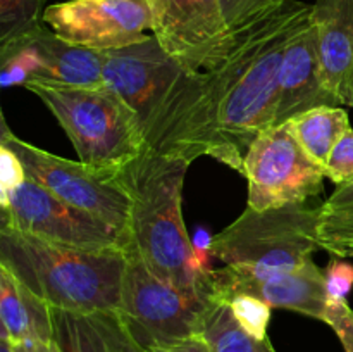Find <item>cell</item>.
Wrapping results in <instances>:
<instances>
[{"mask_svg": "<svg viewBox=\"0 0 353 352\" xmlns=\"http://www.w3.org/2000/svg\"><path fill=\"white\" fill-rule=\"evenodd\" d=\"M312 12L314 6L290 0L234 37L228 57L216 69L205 71L212 128L209 157L243 175L248 147L274 124L286 47Z\"/></svg>", "mask_w": 353, "mask_h": 352, "instance_id": "1", "label": "cell"}, {"mask_svg": "<svg viewBox=\"0 0 353 352\" xmlns=\"http://www.w3.org/2000/svg\"><path fill=\"white\" fill-rule=\"evenodd\" d=\"M102 54L103 83L137 114L147 148L190 164L210 154L205 71H186L154 35Z\"/></svg>", "mask_w": 353, "mask_h": 352, "instance_id": "2", "label": "cell"}, {"mask_svg": "<svg viewBox=\"0 0 353 352\" xmlns=\"http://www.w3.org/2000/svg\"><path fill=\"white\" fill-rule=\"evenodd\" d=\"M190 162L145 148L114 175L131 200L130 235L145 264L169 285L209 295L183 219V185Z\"/></svg>", "mask_w": 353, "mask_h": 352, "instance_id": "3", "label": "cell"}, {"mask_svg": "<svg viewBox=\"0 0 353 352\" xmlns=\"http://www.w3.org/2000/svg\"><path fill=\"white\" fill-rule=\"evenodd\" d=\"M0 266L50 307L119 313L126 251H83L0 226Z\"/></svg>", "mask_w": 353, "mask_h": 352, "instance_id": "4", "label": "cell"}, {"mask_svg": "<svg viewBox=\"0 0 353 352\" xmlns=\"http://www.w3.org/2000/svg\"><path fill=\"white\" fill-rule=\"evenodd\" d=\"M24 88L54 114L79 162L100 175L112 178L147 148L137 114L105 83L65 86L28 81Z\"/></svg>", "mask_w": 353, "mask_h": 352, "instance_id": "5", "label": "cell"}, {"mask_svg": "<svg viewBox=\"0 0 353 352\" xmlns=\"http://www.w3.org/2000/svg\"><path fill=\"white\" fill-rule=\"evenodd\" d=\"M321 206L305 202L255 211L247 206L240 217L212 237V255L236 271L269 276L293 271L319 251Z\"/></svg>", "mask_w": 353, "mask_h": 352, "instance_id": "6", "label": "cell"}, {"mask_svg": "<svg viewBox=\"0 0 353 352\" xmlns=\"http://www.w3.org/2000/svg\"><path fill=\"white\" fill-rule=\"evenodd\" d=\"M209 295L183 292L159 278L134 245L126 248L119 316L147 352L200 335Z\"/></svg>", "mask_w": 353, "mask_h": 352, "instance_id": "7", "label": "cell"}, {"mask_svg": "<svg viewBox=\"0 0 353 352\" xmlns=\"http://www.w3.org/2000/svg\"><path fill=\"white\" fill-rule=\"evenodd\" d=\"M0 144L16 152L26 169L28 179L41 185L64 202L105 221L131 240V200L114 176L109 178L90 169L83 162L38 148L37 145L16 137L6 123H2Z\"/></svg>", "mask_w": 353, "mask_h": 352, "instance_id": "8", "label": "cell"}, {"mask_svg": "<svg viewBox=\"0 0 353 352\" xmlns=\"http://www.w3.org/2000/svg\"><path fill=\"white\" fill-rule=\"evenodd\" d=\"M2 224L55 245L83 251L131 247V240L86 211L78 209L26 179L14 190L0 188Z\"/></svg>", "mask_w": 353, "mask_h": 352, "instance_id": "9", "label": "cell"}, {"mask_svg": "<svg viewBox=\"0 0 353 352\" xmlns=\"http://www.w3.org/2000/svg\"><path fill=\"white\" fill-rule=\"evenodd\" d=\"M247 206L255 211L307 202L323 192V166L303 150L290 124L262 131L243 159Z\"/></svg>", "mask_w": 353, "mask_h": 352, "instance_id": "10", "label": "cell"}, {"mask_svg": "<svg viewBox=\"0 0 353 352\" xmlns=\"http://www.w3.org/2000/svg\"><path fill=\"white\" fill-rule=\"evenodd\" d=\"M152 35L186 71L216 69L233 48L221 0H148Z\"/></svg>", "mask_w": 353, "mask_h": 352, "instance_id": "11", "label": "cell"}, {"mask_svg": "<svg viewBox=\"0 0 353 352\" xmlns=\"http://www.w3.org/2000/svg\"><path fill=\"white\" fill-rule=\"evenodd\" d=\"M43 23L74 47L107 52L143 40L152 7L148 0H68L48 6Z\"/></svg>", "mask_w": 353, "mask_h": 352, "instance_id": "12", "label": "cell"}, {"mask_svg": "<svg viewBox=\"0 0 353 352\" xmlns=\"http://www.w3.org/2000/svg\"><path fill=\"white\" fill-rule=\"evenodd\" d=\"M234 293H250L278 309H290L324 323L327 307L324 269L309 259L293 271L252 276L224 266L209 273V295L228 300Z\"/></svg>", "mask_w": 353, "mask_h": 352, "instance_id": "13", "label": "cell"}, {"mask_svg": "<svg viewBox=\"0 0 353 352\" xmlns=\"http://www.w3.org/2000/svg\"><path fill=\"white\" fill-rule=\"evenodd\" d=\"M324 106L343 107L323 83L317 52V28L312 12L293 35L285 50L272 126H281L307 110Z\"/></svg>", "mask_w": 353, "mask_h": 352, "instance_id": "14", "label": "cell"}, {"mask_svg": "<svg viewBox=\"0 0 353 352\" xmlns=\"http://www.w3.org/2000/svg\"><path fill=\"white\" fill-rule=\"evenodd\" d=\"M314 23L323 83L343 107L353 100V0H316Z\"/></svg>", "mask_w": 353, "mask_h": 352, "instance_id": "15", "label": "cell"}, {"mask_svg": "<svg viewBox=\"0 0 353 352\" xmlns=\"http://www.w3.org/2000/svg\"><path fill=\"white\" fill-rule=\"evenodd\" d=\"M52 340L61 352H147L117 313H76L50 307Z\"/></svg>", "mask_w": 353, "mask_h": 352, "instance_id": "16", "label": "cell"}, {"mask_svg": "<svg viewBox=\"0 0 353 352\" xmlns=\"http://www.w3.org/2000/svg\"><path fill=\"white\" fill-rule=\"evenodd\" d=\"M24 40L31 41L43 59L41 71L30 81L65 86H95L103 83L102 52L68 43L61 40L47 24H41Z\"/></svg>", "mask_w": 353, "mask_h": 352, "instance_id": "17", "label": "cell"}, {"mask_svg": "<svg viewBox=\"0 0 353 352\" xmlns=\"http://www.w3.org/2000/svg\"><path fill=\"white\" fill-rule=\"evenodd\" d=\"M0 337L10 344L52 340L50 306L0 266Z\"/></svg>", "mask_w": 353, "mask_h": 352, "instance_id": "18", "label": "cell"}, {"mask_svg": "<svg viewBox=\"0 0 353 352\" xmlns=\"http://www.w3.org/2000/svg\"><path fill=\"white\" fill-rule=\"evenodd\" d=\"M288 124L303 150L323 168H326L331 152L341 137L352 130L347 109L333 106L307 110L293 117Z\"/></svg>", "mask_w": 353, "mask_h": 352, "instance_id": "19", "label": "cell"}, {"mask_svg": "<svg viewBox=\"0 0 353 352\" xmlns=\"http://www.w3.org/2000/svg\"><path fill=\"white\" fill-rule=\"evenodd\" d=\"M200 337H203L212 352H276L269 338L259 340L248 335L236 323L230 306L210 295Z\"/></svg>", "mask_w": 353, "mask_h": 352, "instance_id": "20", "label": "cell"}, {"mask_svg": "<svg viewBox=\"0 0 353 352\" xmlns=\"http://www.w3.org/2000/svg\"><path fill=\"white\" fill-rule=\"evenodd\" d=\"M317 233L321 248L326 252L334 245L353 240V183L340 185L321 204Z\"/></svg>", "mask_w": 353, "mask_h": 352, "instance_id": "21", "label": "cell"}, {"mask_svg": "<svg viewBox=\"0 0 353 352\" xmlns=\"http://www.w3.org/2000/svg\"><path fill=\"white\" fill-rule=\"evenodd\" d=\"M47 7V0H0V54L45 24Z\"/></svg>", "mask_w": 353, "mask_h": 352, "instance_id": "22", "label": "cell"}, {"mask_svg": "<svg viewBox=\"0 0 353 352\" xmlns=\"http://www.w3.org/2000/svg\"><path fill=\"white\" fill-rule=\"evenodd\" d=\"M0 83L3 88L26 85L43 68V59L31 41L23 40L10 50L0 54Z\"/></svg>", "mask_w": 353, "mask_h": 352, "instance_id": "23", "label": "cell"}, {"mask_svg": "<svg viewBox=\"0 0 353 352\" xmlns=\"http://www.w3.org/2000/svg\"><path fill=\"white\" fill-rule=\"evenodd\" d=\"M288 2L290 0H221L231 40Z\"/></svg>", "mask_w": 353, "mask_h": 352, "instance_id": "24", "label": "cell"}, {"mask_svg": "<svg viewBox=\"0 0 353 352\" xmlns=\"http://www.w3.org/2000/svg\"><path fill=\"white\" fill-rule=\"evenodd\" d=\"M230 306L236 323L252 337L264 340L268 338V326L271 321V309L269 304L250 293H234L230 299L224 300Z\"/></svg>", "mask_w": 353, "mask_h": 352, "instance_id": "25", "label": "cell"}, {"mask_svg": "<svg viewBox=\"0 0 353 352\" xmlns=\"http://www.w3.org/2000/svg\"><path fill=\"white\" fill-rule=\"evenodd\" d=\"M324 173L338 186L353 183V130L347 131L333 148Z\"/></svg>", "mask_w": 353, "mask_h": 352, "instance_id": "26", "label": "cell"}, {"mask_svg": "<svg viewBox=\"0 0 353 352\" xmlns=\"http://www.w3.org/2000/svg\"><path fill=\"white\" fill-rule=\"evenodd\" d=\"M326 276L327 304L347 302L348 293L353 289V264L341 259H333L324 268Z\"/></svg>", "mask_w": 353, "mask_h": 352, "instance_id": "27", "label": "cell"}, {"mask_svg": "<svg viewBox=\"0 0 353 352\" xmlns=\"http://www.w3.org/2000/svg\"><path fill=\"white\" fill-rule=\"evenodd\" d=\"M324 323L333 328L345 352H353V309L348 302L327 304Z\"/></svg>", "mask_w": 353, "mask_h": 352, "instance_id": "28", "label": "cell"}, {"mask_svg": "<svg viewBox=\"0 0 353 352\" xmlns=\"http://www.w3.org/2000/svg\"><path fill=\"white\" fill-rule=\"evenodd\" d=\"M28 179L26 169L16 152L0 144V188L14 190Z\"/></svg>", "mask_w": 353, "mask_h": 352, "instance_id": "29", "label": "cell"}, {"mask_svg": "<svg viewBox=\"0 0 353 352\" xmlns=\"http://www.w3.org/2000/svg\"><path fill=\"white\" fill-rule=\"evenodd\" d=\"M193 244V252H195L196 262H199L200 269H202L205 275H209L212 271V266H210V257L212 255V237L207 233L203 228H199L192 240Z\"/></svg>", "mask_w": 353, "mask_h": 352, "instance_id": "30", "label": "cell"}, {"mask_svg": "<svg viewBox=\"0 0 353 352\" xmlns=\"http://www.w3.org/2000/svg\"><path fill=\"white\" fill-rule=\"evenodd\" d=\"M150 352H212V351H210L209 344L203 340V337L196 335V337L176 342V344L165 345V347L154 349V351Z\"/></svg>", "mask_w": 353, "mask_h": 352, "instance_id": "31", "label": "cell"}, {"mask_svg": "<svg viewBox=\"0 0 353 352\" xmlns=\"http://www.w3.org/2000/svg\"><path fill=\"white\" fill-rule=\"evenodd\" d=\"M14 352H61L54 340H28L12 344Z\"/></svg>", "mask_w": 353, "mask_h": 352, "instance_id": "32", "label": "cell"}, {"mask_svg": "<svg viewBox=\"0 0 353 352\" xmlns=\"http://www.w3.org/2000/svg\"><path fill=\"white\" fill-rule=\"evenodd\" d=\"M330 254H333L334 257H353V240H348V242H343V244L340 245H334L333 248H330Z\"/></svg>", "mask_w": 353, "mask_h": 352, "instance_id": "33", "label": "cell"}, {"mask_svg": "<svg viewBox=\"0 0 353 352\" xmlns=\"http://www.w3.org/2000/svg\"><path fill=\"white\" fill-rule=\"evenodd\" d=\"M0 352H14L12 344L3 337H0Z\"/></svg>", "mask_w": 353, "mask_h": 352, "instance_id": "34", "label": "cell"}, {"mask_svg": "<svg viewBox=\"0 0 353 352\" xmlns=\"http://www.w3.org/2000/svg\"><path fill=\"white\" fill-rule=\"evenodd\" d=\"M352 107H353V100H352Z\"/></svg>", "mask_w": 353, "mask_h": 352, "instance_id": "35", "label": "cell"}]
</instances>
